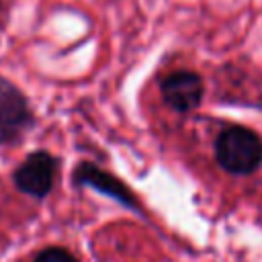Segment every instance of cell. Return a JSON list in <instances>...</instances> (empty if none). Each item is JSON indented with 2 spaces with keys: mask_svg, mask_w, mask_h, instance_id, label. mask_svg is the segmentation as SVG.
I'll list each match as a JSON object with an SVG mask.
<instances>
[{
  "mask_svg": "<svg viewBox=\"0 0 262 262\" xmlns=\"http://www.w3.org/2000/svg\"><path fill=\"white\" fill-rule=\"evenodd\" d=\"M57 172L59 160L47 149H35L14 168L12 182L23 194L41 201L53 190Z\"/></svg>",
  "mask_w": 262,
  "mask_h": 262,
  "instance_id": "cell-3",
  "label": "cell"
},
{
  "mask_svg": "<svg viewBox=\"0 0 262 262\" xmlns=\"http://www.w3.org/2000/svg\"><path fill=\"white\" fill-rule=\"evenodd\" d=\"M37 123L27 94L8 78L0 76V145L18 143Z\"/></svg>",
  "mask_w": 262,
  "mask_h": 262,
  "instance_id": "cell-2",
  "label": "cell"
},
{
  "mask_svg": "<svg viewBox=\"0 0 262 262\" xmlns=\"http://www.w3.org/2000/svg\"><path fill=\"white\" fill-rule=\"evenodd\" d=\"M33 262H80V260L70 250H66L61 246H49V248H43L41 252H37Z\"/></svg>",
  "mask_w": 262,
  "mask_h": 262,
  "instance_id": "cell-6",
  "label": "cell"
},
{
  "mask_svg": "<svg viewBox=\"0 0 262 262\" xmlns=\"http://www.w3.org/2000/svg\"><path fill=\"white\" fill-rule=\"evenodd\" d=\"M213 154L227 174L250 176L262 166V137L246 125H227L217 133Z\"/></svg>",
  "mask_w": 262,
  "mask_h": 262,
  "instance_id": "cell-1",
  "label": "cell"
},
{
  "mask_svg": "<svg viewBox=\"0 0 262 262\" xmlns=\"http://www.w3.org/2000/svg\"><path fill=\"white\" fill-rule=\"evenodd\" d=\"M72 184L92 188V190L117 201L121 207L133 211V213H141V203H139V196L135 194V190L125 180H121L119 176L100 168L94 162H86V160L80 162L72 172Z\"/></svg>",
  "mask_w": 262,
  "mask_h": 262,
  "instance_id": "cell-4",
  "label": "cell"
},
{
  "mask_svg": "<svg viewBox=\"0 0 262 262\" xmlns=\"http://www.w3.org/2000/svg\"><path fill=\"white\" fill-rule=\"evenodd\" d=\"M0 10H2V0H0Z\"/></svg>",
  "mask_w": 262,
  "mask_h": 262,
  "instance_id": "cell-7",
  "label": "cell"
},
{
  "mask_svg": "<svg viewBox=\"0 0 262 262\" xmlns=\"http://www.w3.org/2000/svg\"><path fill=\"white\" fill-rule=\"evenodd\" d=\"M160 96L174 113H192L201 106L205 96L203 76L194 70H172L160 80Z\"/></svg>",
  "mask_w": 262,
  "mask_h": 262,
  "instance_id": "cell-5",
  "label": "cell"
}]
</instances>
